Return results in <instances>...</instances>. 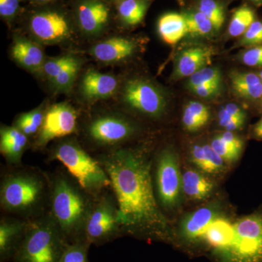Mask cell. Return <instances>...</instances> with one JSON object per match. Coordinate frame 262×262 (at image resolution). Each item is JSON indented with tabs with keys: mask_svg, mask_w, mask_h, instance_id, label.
Segmentation results:
<instances>
[{
	"mask_svg": "<svg viewBox=\"0 0 262 262\" xmlns=\"http://www.w3.org/2000/svg\"><path fill=\"white\" fill-rule=\"evenodd\" d=\"M255 21V13L249 7L244 5L234 10L229 23L228 32L231 37L244 35L245 32Z\"/></svg>",
	"mask_w": 262,
	"mask_h": 262,
	"instance_id": "f1b7e54d",
	"label": "cell"
},
{
	"mask_svg": "<svg viewBox=\"0 0 262 262\" xmlns=\"http://www.w3.org/2000/svg\"><path fill=\"white\" fill-rule=\"evenodd\" d=\"M20 0H0V15L8 22L11 21L18 13Z\"/></svg>",
	"mask_w": 262,
	"mask_h": 262,
	"instance_id": "8d00e7d4",
	"label": "cell"
},
{
	"mask_svg": "<svg viewBox=\"0 0 262 262\" xmlns=\"http://www.w3.org/2000/svg\"><path fill=\"white\" fill-rule=\"evenodd\" d=\"M210 113L207 106L198 101H190L184 110L182 122L186 130L196 131L208 122Z\"/></svg>",
	"mask_w": 262,
	"mask_h": 262,
	"instance_id": "83f0119b",
	"label": "cell"
},
{
	"mask_svg": "<svg viewBox=\"0 0 262 262\" xmlns=\"http://www.w3.org/2000/svg\"><path fill=\"white\" fill-rule=\"evenodd\" d=\"M151 151L146 144H137L94 157L111 181L125 235L168 239L169 220L160 208L153 186Z\"/></svg>",
	"mask_w": 262,
	"mask_h": 262,
	"instance_id": "6da1fadb",
	"label": "cell"
},
{
	"mask_svg": "<svg viewBox=\"0 0 262 262\" xmlns=\"http://www.w3.org/2000/svg\"><path fill=\"white\" fill-rule=\"evenodd\" d=\"M229 244L213 256L219 262H262V211L232 222Z\"/></svg>",
	"mask_w": 262,
	"mask_h": 262,
	"instance_id": "52a82bcc",
	"label": "cell"
},
{
	"mask_svg": "<svg viewBox=\"0 0 262 262\" xmlns=\"http://www.w3.org/2000/svg\"><path fill=\"white\" fill-rule=\"evenodd\" d=\"M248 1L251 2V3H253V4L258 5V6H260V5H262V0H248Z\"/></svg>",
	"mask_w": 262,
	"mask_h": 262,
	"instance_id": "ee69618b",
	"label": "cell"
},
{
	"mask_svg": "<svg viewBox=\"0 0 262 262\" xmlns=\"http://www.w3.org/2000/svg\"><path fill=\"white\" fill-rule=\"evenodd\" d=\"M51 195L49 173L22 165L2 168L0 208L2 214L32 222L48 212Z\"/></svg>",
	"mask_w": 262,
	"mask_h": 262,
	"instance_id": "7a4b0ae2",
	"label": "cell"
},
{
	"mask_svg": "<svg viewBox=\"0 0 262 262\" xmlns=\"http://www.w3.org/2000/svg\"><path fill=\"white\" fill-rule=\"evenodd\" d=\"M81 111L63 101L48 106L42 126L32 144L33 151H43L53 141L77 135Z\"/></svg>",
	"mask_w": 262,
	"mask_h": 262,
	"instance_id": "8fae6325",
	"label": "cell"
},
{
	"mask_svg": "<svg viewBox=\"0 0 262 262\" xmlns=\"http://www.w3.org/2000/svg\"><path fill=\"white\" fill-rule=\"evenodd\" d=\"M116 96L119 98L117 108L123 112L129 110L149 120H160L166 110V98L162 90L154 82L141 77L122 82Z\"/></svg>",
	"mask_w": 262,
	"mask_h": 262,
	"instance_id": "9c48e42d",
	"label": "cell"
},
{
	"mask_svg": "<svg viewBox=\"0 0 262 262\" xmlns=\"http://www.w3.org/2000/svg\"><path fill=\"white\" fill-rule=\"evenodd\" d=\"M113 1L120 2V1H122V0H113Z\"/></svg>",
	"mask_w": 262,
	"mask_h": 262,
	"instance_id": "bcb514c9",
	"label": "cell"
},
{
	"mask_svg": "<svg viewBox=\"0 0 262 262\" xmlns=\"http://www.w3.org/2000/svg\"><path fill=\"white\" fill-rule=\"evenodd\" d=\"M29 31L34 41L41 45L63 44L72 39L74 28L70 18L61 10H39L29 20Z\"/></svg>",
	"mask_w": 262,
	"mask_h": 262,
	"instance_id": "7c38bea8",
	"label": "cell"
},
{
	"mask_svg": "<svg viewBox=\"0 0 262 262\" xmlns=\"http://www.w3.org/2000/svg\"><path fill=\"white\" fill-rule=\"evenodd\" d=\"M150 4L151 0H122L117 2V15L124 25L134 27L143 21Z\"/></svg>",
	"mask_w": 262,
	"mask_h": 262,
	"instance_id": "4316f807",
	"label": "cell"
},
{
	"mask_svg": "<svg viewBox=\"0 0 262 262\" xmlns=\"http://www.w3.org/2000/svg\"><path fill=\"white\" fill-rule=\"evenodd\" d=\"M47 162L58 161L94 198L112 189L111 181L98 160L81 144L77 136L53 141L48 146Z\"/></svg>",
	"mask_w": 262,
	"mask_h": 262,
	"instance_id": "5b68a950",
	"label": "cell"
},
{
	"mask_svg": "<svg viewBox=\"0 0 262 262\" xmlns=\"http://www.w3.org/2000/svg\"><path fill=\"white\" fill-rule=\"evenodd\" d=\"M191 161L207 173H218L224 168V160L211 145H194L191 150Z\"/></svg>",
	"mask_w": 262,
	"mask_h": 262,
	"instance_id": "484cf974",
	"label": "cell"
},
{
	"mask_svg": "<svg viewBox=\"0 0 262 262\" xmlns=\"http://www.w3.org/2000/svg\"><path fill=\"white\" fill-rule=\"evenodd\" d=\"M134 39L124 37H111L96 42L90 50L91 56L102 65L115 66L127 61L136 51Z\"/></svg>",
	"mask_w": 262,
	"mask_h": 262,
	"instance_id": "2e32d148",
	"label": "cell"
},
{
	"mask_svg": "<svg viewBox=\"0 0 262 262\" xmlns=\"http://www.w3.org/2000/svg\"><path fill=\"white\" fill-rule=\"evenodd\" d=\"M246 46H257L262 44V21L255 20L247 29L241 40Z\"/></svg>",
	"mask_w": 262,
	"mask_h": 262,
	"instance_id": "836d02e7",
	"label": "cell"
},
{
	"mask_svg": "<svg viewBox=\"0 0 262 262\" xmlns=\"http://www.w3.org/2000/svg\"><path fill=\"white\" fill-rule=\"evenodd\" d=\"M120 81L116 76L102 73L95 69H88L78 84L80 101L89 107L116 96Z\"/></svg>",
	"mask_w": 262,
	"mask_h": 262,
	"instance_id": "5bb4252c",
	"label": "cell"
},
{
	"mask_svg": "<svg viewBox=\"0 0 262 262\" xmlns=\"http://www.w3.org/2000/svg\"><path fill=\"white\" fill-rule=\"evenodd\" d=\"M51 179L48 213L68 244L85 239L86 222L95 198L81 187L66 169L49 173Z\"/></svg>",
	"mask_w": 262,
	"mask_h": 262,
	"instance_id": "277c9868",
	"label": "cell"
},
{
	"mask_svg": "<svg viewBox=\"0 0 262 262\" xmlns=\"http://www.w3.org/2000/svg\"><path fill=\"white\" fill-rule=\"evenodd\" d=\"M155 151L151 152V177L157 201L165 213L178 205L182 191V174L178 155L171 146H163Z\"/></svg>",
	"mask_w": 262,
	"mask_h": 262,
	"instance_id": "ba28073f",
	"label": "cell"
},
{
	"mask_svg": "<svg viewBox=\"0 0 262 262\" xmlns=\"http://www.w3.org/2000/svg\"><path fill=\"white\" fill-rule=\"evenodd\" d=\"M198 10L211 20L215 31L220 30L225 22L223 7L216 0H200Z\"/></svg>",
	"mask_w": 262,
	"mask_h": 262,
	"instance_id": "4dcf8cb0",
	"label": "cell"
},
{
	"mask_svg": "<svg viewBox=\"0 0 262 262\" xmlns=\"http://www.w3.org/2000/svg\"><path fill=\"white\" fill-rule=\"evenodd\" d=\"M219 216L213 208L204 207L185 217L181 225L183 237L189 242H199L208 226Z\"/></svg>",
	"mask_w": 262,
	"mask_h": 262,
	"instance_id": "44dd1931",
	"label": "cell"
},
{
	"mask_svg": "<svg viewBox=\"0 0 262 262\" xmlns=\"http://www.w3.org/2000/svg\"><path fill=\"white\" fill-rule=\"evenodd\" d=\"M10 54L19 67L34 74H39L48 58L41 44L23 36H15Z\"/></svg>",
	"mask_w": 262,
	"mask_h": 262,
	"instance_id": "ac0fdd59",
	"label": "cell"
},
{
	"mask_svg": "<svg viewBox=\"0 0 262 262\" xmlns=\"http://www.w3.org/2000/svg\"><path fill=\"white\" fill-rule=\"evenodd\" d=\"M32 148V142L21 131L13 125L1 124L0 126V153L7 166L22 165L24 153Z\"/></svg>",
	"mask_w": 262,
	"mask_h": 262,
	"instance_id": "d6986e66",
	"label": "cell"
},
{
	"mask_svg": "<svg viewBox=\"0 0 262 262\" xmlns=\"http://www.w3.org/2000/svg\"><path fill=\"white\" fill-rule=\"evenodd\" d=\"M242 61L248 67H262V46H254L245 51Z\"/></svg>",
	"mask_w": 262,
	"mask_h": 262,
	"instance_id": "74e56055",
	"label": "cell"
},
{
	"mask_svg": "<svg viewBox=\"0 0 262 262\" xmlns=\"http://www.w3.org/2000/svg\"><path fill=\"white\" fill-rule=\"evenodd\" d=\"M76 18L84 36L98 37L110 24V8L102 0H84L77 5Z\"/></svg>",
	"mask_w": 262,
	"mask_h": 262,
	"instance_id": "9a60e30c",
	"label": "cell"
},
{
	"mask_svg": "<svg viewBox=\"0 0 262 262\" xmlns=\"http://www.w3.org/2000/svg\"><path fill=\"white\" fill-rule=\"evenodd\" d=\"M221 74L220 71L212 67H204L189 77L188 87L200 84H214L220 85Z\"/></svg>",
	"mask_w": 262,
	"mask_h": 262,
	"instance_id": "d6a6232c",
	"label": "cell"
},
{
	"mask_svg": "<svg viewBox=\"0 0 262 262\" xmlns=\"http://www.w3.org/2000/svg\"><path fill=\"white\" fill-rule=\"evenodd\" d=\"M91 246H104L125 235L113 188L95 198L84 230Z\"/></svg>",
	"mask_w": 262,
	"mask_h": 262,
	"instance_id": "30bf717a",
	"label": "cell"
},
{
	"mask_svg": "<svg viewBox=\"0 0 262 262\" xmlns=\"http://www.w3.org/2000/svg\"><path fill=\"white\" fill-rule=\"evenodd\" d=\"M218 118L221 126L231 132L241 128L245 122V119L234 118L230 116L224 108L219 113Z\"/></svg>",
	"mask_w": 262,
	"mask_h": 262,
	"instance_id": "d590c367",
	"label": "cell"
},
{
	"mask_svg": "<svg viewBox=\"0 0 262 262\" xmlns=\"http://www.w3.org/2000/svg\"><path fill=\"white\" fill-rule=\"evenodd\" d=\"M224 108L230 116L233 117L234 118L246 119V114L244 110L239 107L235 103H228Z\"/></svg>",
	"mask_w": 262,
	"mask_h": 262,
	"instance_id": "60d3db41",
	"label": "cell"
},
{
	"mask_svg": "<svg viewBox=\"0 0 262 262\" xmlns=\"http://www.w3.org/2000/svg\"><path fill=\"white\" fill-rule=\"evenodd\" d=\"M212 55L213 51L208 48L198 46L184 50L176 61L174 78L190 77L211 63Z\"/></svg>",
	"mask_w": 262,
	"mask_h": 262,
	"instance_id": "ffe728a7",
	"label": "cell"
},
{
	"mask_svg": "<svg viewBox=\"0 0 262 262\" xmlns=\"http://www.w3.org/2000/svg\"><path fill=\"white\" fill-rule=\"evenodd\" d=\"M211 146L225 162H234L238 159L241 153L227 146L217 136L211 141Z\"/></svg>",
	"mask_w": 262,
	"mask_h": 262,
	"instance_id": "e575fe53",
	"label": "cell"
},
{
	"mask_svg": "<svg viewBox=\"0 0 262 262\" xmlns=\"http://www.w3.org/2000/svg\"><path fill=\"white\" fill-rule=\"evenodd\" d=\"M68 242L49 213L29 222L12 262H59Z\"/></svg>",
	"mask_w": 262,
	"mask_h": 262,
	"instance_id": "8992f818",
	"label": "cell"
},
{
	"mask_svg": "<svg viewBox=\"0 0 262 262\" xmlns=\"http://www.w3.org/2000/svg\"><path fill=\"white\" fill-rule=\"evenodd\" d=\"M221 140L225 143L227 146L229 147L232 148L235 151H238L241 153L243 149V142L241 139H239L237 136L232 134L231 131H225V132L222 133V134L218 136Z\"/></svg>",
	"mask_w": 262,
	"mask_h": 262,
	"instance_id": "ab89813d",
	"label": "cell"
},
{
	"mask_svg": "<svg viewBox=\"0 0 262 262\" xmlns=\"http://www.w3.org/2000/svg\"><path fill=\"white\" fill-rule=\"evenodd\" d=\"M259 75L260 78H261V82H262V71L261 72H260L259 75Z\"/></svg>",
	"mask_w": 262,
	"mask_h": 262,
	"instance_id": "f6af8a7d",
	"label": "cell"
},
{
	"mask_svg": "<svg viewBox=\"0 0 262 262\" xmlns=\"http://www.w3.org/2000/svg\"><path fill=\"white\" fill-rule=\"evenodd\" d=\"M220 85L214 84H200V85L192 86L189 89L194 94L198 95L202 98H209L214 96L220 91Z\"/></svg>",
	"mask_w": 262,
	"mask_h": 262,
	"instance_id": "f35d334b",
	"label": "cell"
},
{
	"mask_svg": "<svg viewBox=\"0 0 262 262\" xmlns=\"http://www.w3.org/2000/svg\"><path fill=\"white\" fill-rule=\"evenodd\" d=\"M234 93L245 99H262V82L259 75L253 72H233L229 75Z\"/></svg>",
	"mask_w": 262,
	"mask_h": 262,
	"instance_id": "7402d4cb",
	"label": "cell"
},
{
	"mask_svg": "<svg viewBox=\"0 0 262 262\" xmlns=\"http://www.w3.org/2000/svg\"><path fill=\"white\" fill-rule=\"evenodd\" d=\"M49 105L45 101L31 111L19 114L13 120L12 125L25 134L30 139L32 144L42 126Z\"/></svg>",
	"mask_w": 262,
	"mask_h": 262,
	"instance_id": "603a6c76",
	"label": "cell"
},
{
	"mask_svg": "<svg viewBox=\"0 0 262 262\" xmlns=\"http://www.w3.org/2000/svg\"><path fill=\"white\" fill-rule=\"evenodd\" d=\"M141 127L117 106H91L81 111L77 137L93 156L110 154L135 145Z\"/></svg>",
	"mask_w": 262,
	"mask_h": 262,
	"instance_id": "3957f363",
	"label": "cell"
},
{
	"mask_svg": "<svg viewBox=\"0 0 262 262\" xmlns=\"http://www.w3.org/2000/svg\"><path fill=\"white\" fill-rule=\"evenodd\" d=\"M213 189V183L199 172L188 170L182 174V191L190 199H205L211 194Z\"/></svg>",
	"mask_w": 262,
	"mask_h": 262,
	"instance_id": "d4e9b609",
	"label": "cell"
},
{
	"mask_svg": "<svg viewBox=\"0 0 262 262\" xmlns=\"http://www.w3.org/2000/svg\"><path fill=\"white\" fill-rule=\"evenodd\" d=\"M91 244L87 239L69 244L59 262H89V252Z\"/></svg>",
	"mask_w": 262,
	"mask_h": 262,
	"instance_id": "1f68e13d",
	"label": "cell"
},
{
	"mask_svg": "<svg viewBox=\"0 0 262 262\" xmlns=\"http://www.w3.org/2000/svg\"><path fill=\"white\" fill-rule=\"evenodd\" d=\"M29 222L17 217L1 215L0 262L13 261L23 243Z\"/></svg>",
	"mask_w": 262,
	"mask_h": 262,
	"instance_id": "e0dca14e",
	"label": "cell"
},
{
	"mask_svg": "<svg viewBox=\"0 0 262 262\" xmlns=\"http://www.w3.org/2000/svg\"><path fill=\"white\" fill-rule=\"evenodd\" d=\"M158 32L162 39L168 45L177 44L188 34L187 23L183 14L166 13L160 18Z\"/></svg>",
	"mask_w": 262,
	"mask_h": 262,
	"instance_id": "cb8c5ba5",
	"label": "cell"
},
{
	"mask_svg": "<svg viewBox=\"0 0 262 262\" xmlns=\"http://www.w3.org/2000/svg\"><path fill=\"white\" fill-rule=\"evenodd\" d=\"M183 15L187 23L188 34L206 36L215 30L211 20L199 10L184 13Z\"/></svg>",
	"mask_w": 262,
	"mask_h": 262,
	"instance_id": "f546056e",
	"label": "cell"
},
{
	"mask_svg": "<svg viewBox=\"0 0 262 262\" xmlns=\"http://www.w3.org/2000/svg\"><path fill=\"white\" fill-rule=\"evenodd\" d=\"M82 61L80 57L67 54L48 58L39 75L50 82L59 94H69L78 77Z\"/></svg>",
	"mask_w": 262,
	"mask_h": 262,
	"instance_id": "4fadbf2b",
	"label": "cell"
},
{
	"mask_svg": "<svg viewBox=\"0 0 262 262\" xmlns=\"http://www.w3.org/2000/svg\"><path fill=\"white\" fill-rule=\"evenodd\" d=\"M32 1L39 4H46V3H51L53 0H32Z\"/></svg>",
	"mask_w": 262,
	"mask_h": 262,
	"instance_id": "7bdbcfd3",
	"label": "cell"
},
{
	"mask_svg": "<svg viewBox=\"0 0 262 262\" xmlns=\"http://www.w3.org/2000/svg\"><path fill=\"white\" fill-rule=\"evenodd\" d=\"M253 134L258 139H262V119L253 127Z\"/></svg>",
	"mask_w": 262,
	"mask_h": 262,
	"instance_id": "b9f144b4",
	"label": "cell"
}]
</instances>
